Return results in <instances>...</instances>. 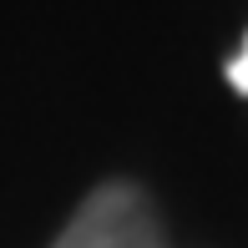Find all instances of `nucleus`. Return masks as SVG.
<instances>
[{
  "label": "nucleus",
  "mask_w": 248,
  "mask_h": 248,
  "mask_svg": "<svg viewBox=\"0 0 248 248\" xmlns=\"http://www.w3.org/2000/svg\"><path fill=\"white\" fill-rule=\"evenodd\" d=\"M51 248H167V228L157 202L137 183H101L66 218Z\"/></svg>",
  "instance_id": "obj_1"
},
{
  "label": "nucleus",
  "mask_w": 248,
  "mask_h": 248,
  "mask_svg": "<svg viewBox=\"0 0 248 248\" xmlns=\"http://www.w3.org/2000/svg\"><path fill=\"white\" fill-rule=\"evenodd\" d=\"M228 86H233L238 96H248V36H243V51L228 61Z\"/></svg>",
  "instance_id": "obj_2"
}]
</instances>
